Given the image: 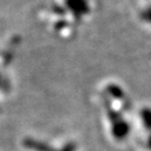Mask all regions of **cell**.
<instances>
[{"mask_svg":"<svg viewBox=\"0 0 151 151\" xmlns=\"http://www.w3.org/2000/svg\"><path fill=\"white\" fill-rule=\"evenodd\" d=\"M108 110L109 116H110L111 123H112V132H113L114 138L116 140H123L124 138L129 134V124L122 119L121 114L118 113L116 111H114L113 109L111 108L110 104H108Z\"/></svg>","mask_w":151,"mask_h":151,"instance_id":"cell-1","label":"cell"},{"mask_svg":"<svg viewBox=\"0 0 151 151\" xmlns=\"http://www.w3.org/2000/svg\"><path fill=\"white\" fill-rule=\"evenodd\" d=\"M108 90L112 96H114L115 99H118V100H121V101H122V103L124 104L125 108H128V109L130 108L129 100L127 99L125 94H124V92L121 90V87H119L118 85H110V86L108 87Z\"/></svg>","mask_w":151,"mask_h":151,"instance_id":"cell-2","label":"cell"},{"mask_svg":"<svg viewBox=\"0 0 151 151\" xmlns=\"http://www.w3.org/2000/svg\"><path fill=\"white\" fill-rule=\"evenodd\" d=\"M140 115L142 122L145 124L147 130L151 131V109L149 108H143L140 111Z\"/></svg>","mask_w":151,"mask_h":151,"instance_id":"cell-3","label":"cell"},{"mask_svg":"<svg viewBox=\"0 0 151 151\" xmlns=\"http://www.w3.org/2000/svg\"><path fill=\"white\" fill-rule=\"evenodd\" d=\"M140 18L142 20H145L147 22H150L151 24V6L146 8L145 10H142L140 12Z\"/></svg>","mask_w":151,"mask_h":151,"instance_id":"cell-4","label":"cell"},{"mask_svg":"<svg viewBox=\"0 0 151 151\" xmlns=\"http://www.w3.org/2000/svg\"><path fill=\"white\" fill-rule=\"evenodd\" d=\"M148 147L151 149V134L149 135V138H148Z\"/></svg>","mask_w":151,"mask_h":151,"instance_id":"cell-5","label":"cell"}]
</instances>
